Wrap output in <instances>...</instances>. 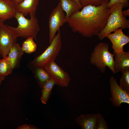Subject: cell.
Segmentation results:
<instances>
[{
	"label": "cell",
	"mask_w": 129,
	"mask_h": 129,
	"mask_svg": "<svg viewBox=\"0 0 129 129\" xmlns=\"http://www.w3.org/2000/svg\"><path fill=\"white\" fill-rule=\"evenodd\" d=\"M108 3L84 7L69 16L65 23L74 32H78L84 37L98 36L105 27L110 14Z\"/></svg>",
	"instance_id": "1"
},
{
	"label": "cell",
	"mask_w": 129,
	"mask_h": 129,
	"mask_svg": "<svg viewBox=\"0 0 129 129\" xmlns=\"http://www.w3.org/2000/svg\"><path fill=\"white\" fill-rule=\"evenodd\" d=\"M109 48L108 43L100 42L98 43L91 54L90 62L92 65L96 66L102 73L105 72L107 66L115 74L116 72L114 68V57L115 54L109 52Z\"/></svg>",
	"instance_id": "2"
},
{
	"label": "cell",
	"mask_w": 129,
	"mask_h": 129,
	"mask_svg": "<svg viewBox=\"0 0 129 129\" xmlns=\"http://www.w3.org/2000/svg\"><path fill=\"white\" fill-rule=\"evenodd\" d=\"M30 19L25 17L21 13L16 11L14 17L17 20L18 25L17 27L9 26L17 37L27 38L32 37L36 40L40 28L35 12L29 14Z\"/></svg>",
	"instance_id": "3"
},
{
	"label": "cell",
	"mask_w": 129,
	"mask_h": 129,
	"mask_svg": "<svg viewBox=\"0 0 129 129\" xmlns=\"http://www.w3.org/2000/svg\"><path fill=\"white\" fill-rule=\"evenodd\" d=\"M123 8L122 4L118 3L109 8L110 14L107 24L98 35L100 40L103 39L107 35L120 28H129V20L123 17L122 14Z\"/></svg>",
	"instance_id": "4"
},
{
	"label": "cell",
	"mask_w": 129,
	"mask_h": 129,
	"mask_svg": "<svg viewBox=\"0 0 129 129\" xmlns=\"http://www.w3.org/2000/svg\"><path fill=\"white\" fill-rule=\"evenodd\" d=\"M56 35L49 45L40 55L30 61L27 65L30 69L36 67H44L48 63L55 60L61 48L62 41L60 30Z\"/></svg>",
	"instance_id": "5"
},
{
	"label": "cell",
	"mask_w": 129,
	"mask_h": 129,
	"mask_svg": "<svg viewBox=\"0 0 129 129\" xmlns=\"http://www.w3.org/2000/svg\"><path fill=\"white\" fill-rule=\"evenodd\" d=\"M17 36L9 26L3 24L0 27V55L7 56L12 47L16 42Z\"/></svg>",
	"instance_id": "6"
},
{
	"label": "cell",
	"mask_w": 129,
	"mask_h": 129,
	"mask_svg": "<svg viewBox=\"0 0 129 129\" xmlns=\"http://www.w3.org/2000/svg\"><path fill=\"white\" fill-rule=\"evenodd\" d=\"M66 16L62 9L59 1L51 12L48 20L49 42L50 43L60 27L65 23Z\"/></svg>",
	"instance_id": "7"
},
{
	"label": "cell",
	"mask_w": 129,
	"mask_h": 129,
	"mask_svg": "<svg viewBox=\"0 0 129 129\" xmlns=\"http://www.w3.org/2000/svg\"><path fill=\"white\" fill-rule=\"evenodd\" d=\"M44 67L56 85L65 87L69 85L71 80L70 75L56 63L55 60L48 62Z\"/></svg>",
	"instance_id": "8"
},
{
	"label": "cell",
	"mask_w": 129,
	"mask_h": 129,
	"mask_svg": "<svg viewBox=\"0 0 129 129\" xmlns=\"http://www.w3.org/2000/svg\"><path fill=\"white\" fill-rule=\"evenodd\" d=\"M109 84L111 96L110 100L114 107H119L122 103L129 104V93L121 88L117 83L116 78L111 76Z\"/></svg>",
	"instance_id": "9"
},
{
	"label": "cell",
	"mask_w": 129,
	"mask_h": 129,
	"mask_svg": "<svg viewBox=\"0 0 129 129\" xmlns=\"http://www.w3.org/2000/svg\"><path fill=\"white\" fill-rule=\"evenodd\" d=\"M122 29L120 28L113 33L109 34L106 36L112 43V48L114 54L124 51V46L129 42V37L124 34Z\"/></svg>",
	"instance_id": "10"
},
{
	"label": "cell",
	"mask_w": 129,
	"mask_h": 129,
	"mask_svg": "<svg viewBox=\"0 0 129 129\" xmlns=\"http://www.w3.org/2000/svg\"><path fill=\"white\" fill-rule=\"evenodd\" d=\"M98 114H81L76 119L77 124L82 129H97Z\"/></svg>",
	"instance_id": "11"
},
{
	"label": "cell",
	"mask_w": 129,
	"mask_h": 129,
	"mask_svg": "<svg viewBox=\"0 0 129 129\" xmlns=\"http://www.w3.org/2000/svg\"><path fill=\"white\" fill-rule=\"evenodd\" d=\"M15 6L11 0H0V19L4 21L14 17Z\"/></svg>",
	"instance_id": "12"
},
{
	"label": "cell",
	"mask_w": 129,
	"mask_h": 129,
	"mask_svg": "<svg viewBox=\"0 0 129 129\" xmlns=\"http://www.w3.org/2000/svg\"><path fill=\"white\" fill-rule=\"evenodd\" d=\"M114 68L116 73L129 68V52L115 54Z\"/></svg>",
	"instance_id": "13"
},
{
	"label": "cell",
	"mask_w": 129,
	"mask_h": 129,
	"mask_svg": "<svg viewBox=\"0 0 129 129\" xmlns=\"http://www.w3.org/2000/svg\"><path fill=\"white\" fill-rule=\"evenodd\" d=\"M39 0H23L16 5V11L22 13L25 16L28 14L35 12Z\"/></svg>",
	"instance_id": "14"
},
{
	"label": "cell",
	"mask_w": 129,
	"mask_h": 129,
	"mask_svg": "<svg viewBox=\"0 0 129 129\" xmlns=\"http://www.w3.org/2000/svg\"><path fill=\"white\" fill-rule=\"evenodd\" d=\"M21 46L16 43L11 48L7 56L11 62L14 69L19 65L22 56L24 53Z\"/></svg>",
	"instance_id": "15"
},
{
	"label": "cell",
	"mask_w": 129,
	"mask_h": 129,
	"mask_svg": "<svg viewBox=\"0 0 129 129\" xmlns=\"http://www.w3.org/2000/svg\"><path fill=\"white\" fill-rule=\"evenodd\" d=\"M33 74L37 83L42 89L44 84L51 78L44 67H36L30 68Z\"/></svg>",
	"instance_id": "16"
},
{
	"label": "cell",
	"mask_w": 129,
	"mask_h": 129,
	"mask_svg": "<svg viewBox=\"0 0 129 129\" xmlns=\"http://www.w3.org/2000/svg\"><path fill=\"white\" fill-rule=\"evenodd\" d=\"M60 1L62 9L66 14L65 21L72 14L82 9L73 0H60Z\"/></svg>",
	"instance_id": "17"
},
{
	"label": "cell",
	"mask_w": 129,
	"mask_h": 129,
	"mask_svg": "<svg viewBox=\"0 0 129 129\" xmlns=\"http://www.w3.org/2000/svg\"><path fill=\"white\" fill-rule=\"evenodd\" d=\"M55 85H56V83L55 81L51 78L43 86L42 89V96L41 98V102L43 104H46L51 93L52 89Z\"/></svg>",
	"instance_id": "18"
},
{
	"label": "cell",
	"mask_w": 129,
	"mask_h": 129,
	"mask_svg": "<svg viewBox=\"0 0 129 129\" xmlns=\"http://www.w3.org/2000/svg\"><path fill=\"white\" fill-rule=\"evenodd\" d=\"M13 69L7 56L0 59V76L5 77L11 74Z\"/></svg>",
	"instance_id": "19"
},
{
	"label": "cell",
	"mask_w": 129,
	"mask_h": 129,
	"mask_svg": "<svg viewBox=\"0 0 129 129\" xmlns=\"http://www.w3.org/2000/svg\"><path fill=\"white\" fill-rule=\"evenodd\" d=\"M34 39L32 37H30L23 42L21 47L24 53L30 54L36 51L37 45L34 41Z\"/></svg>",
	"instance_id": "20"
},
{
	"label": "cell",
	"mask_w": 129,
	"mask_h": 129,
	"mask_svg": "<svg viewBox=\"0 0 129 129\" xmlns=\"http://www.w3.org/2000/svg\"><path fill=\"white\" fill-rule=\"evenodd\" d=\"M121 72L122 76L119 86L123 90L129 93V68L126 69Z\"/></svg>",
	"instance_id": "21"
},
{
	"label": "cell",
	"mask_w": 129,
	"mask_h": 129,
	"mask_svg": "<svg viewBox=\"0 0 129 129\" xmlns=\"http://www.w3.org/2000/svg\"><path fill=\"white\" fill-rule=\"evenodd\" d=\"M110 0H79L82 8L85 6L91 5L98 6L105 3H108Z\"/></svg>",
	"instance_id": "22"
},
{
	"label": "cell",
	"mask_w": 129,
	"mask_h": 129,
	"mask_svg": "<svg viewBox=\"0 0 129 129\" xmlns=\"http://www.w3.org/2000/svg\"><path fill=\"white\" fill-rule=\"evenodd\" d=\"M108 125L102 115L98 113L97 129H108Z\"/></svg>",
	"instance_id": "23"
},
{
	"label": "cell",
	"mask_w": 129,
	"mask_h": 129,
	"mask_svg": "<svg viewBox=\"0 0 129 129\" xmlns=\"http://www.w3.org/2000/svg\"><path fill=\"white\" fill-rule=\"evenodd\" d=\"M118 3L121 4L123 8L127 7L129 5V0H110L108 4V7L109 8L114 4Z\"/></svg>",
	"instance_id": "24"
},
{
	"label": "cell",
	"mask_w": 129,
	"mask_h": 129,
	"mask_svg": "<svg viewBox=\"0 0 129 129\" xmlns=\"http://www.w3.org/2000/svg\"><path fill=\"white\" fill-rule=\"evenodd\" d=\"M17 129H38L39 128L36 126L29 124H25L18 127Z\"/></svg>",
	"instance_id": "25"
},
{
	"label": "cell",
	"mask_w": 129,
	"mask_h": 129,
	"mask_svg": "<svg viewBox=\"0 0 129 129\" xmlns=\"http://www.w3.org/2000/svg\"><path fill=\"white\" fill-rule=\"evenodd\" d=\"M122 14L123 16L124 17H126L127 16H129V9L127 10L122 11Z\"/></svg>",
	"instance_id": "26"
},
{
	"label": "cell",
	"mask_w": 129,
	"mask_h": 129,
	"mask_svg": "<svg viewBox=\"0 0 129 129\" xmlns=\"http://www.w3.org/2000/svg\"><path fill=\"white\" fill-rule=\"evenodd\" d=\"M23 0H12L11 1L16 5L22 2Z\"/></svg>",
	"instance_id": "27"
},
{
	"label": "cell",
	"mask_w": 129,
	"mask_h": 129,
	"mask_svg": "<svg viewBox=\"0 0 129 129\" xmlns=\"http://www.w3.org/2000/svg\"><path fill=\"white\" fill-rule=\"evenodd\" d=\"M5 77L0 76V86L1 85L2 81L4 80Z\"/></svg>",
	"instance_id": "28"
},
{
	"label": "cell",
	"mask_w": 129,
	"mask_h": 129,
	"mask_svg": "<svg viewBox=\"0 0 129 129\" xmlns=\"http://www.w3.org/2000/svg\"><path fill=\"white\" fill-rule=\"evenodd\" d=\"M59 0V1L60 0ZM73 0L75 1L82 8L80 4L79 0Z\"/></svg>",
	"instance_id": "29"
},
{
	"label": "cell",
	"mask_w": 129,
	"mask_h": 129,
	"mask_svg": "<svg viewBox=\"0 0 129 129\" xmlns=\"http://www.w3.org/2000/svg\"><path fill=\"white\" fill-rule=\"evenodd\" d=\"M4 21L0 19V27L4 23Z\"/></svg>",
	"instance_id": "30"
},
{
	"label": "cell",
	"mask_w": 129,
	"mask_h": 129,
	"mask_svg": "<svg viewBox=\"0 0 129 129\" xmlns=\"http://www.w3.org/2000/svg\"></svg>",
	"instance_id": "31"
}]
</instances>
